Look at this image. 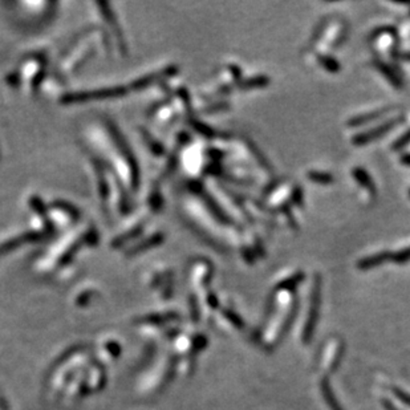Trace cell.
I'll return each mask as SVG.
<instances>
[{
    "instance_id": "6da1fadb",
    "label": "cell",
    "mask_w": 410,
    "mask_h": 410,
    "mask_svg": "<svg viewBox=\"0 0 410 410\" xmlns=\"http://www.w3.org/2000/svg\"><path fill=\"white\" fill-rule=\"evenodd\" d=\"M323 27H324L325 31H328V34H320L318 35V37H315L316 41H324L319 47H322V48H336L337 45L343 41L344 36H345V30H347L345 23L333 22L329 24L328 28L325 27V24H323Z\"/></svg>"
},
{
    "instance_id": "7a4b0ae2",
    "label": "cell",
    "mask_w": 410,
    "mask_h": 410,
    "mask_svg": "<svg viewBox=\"0 0 410 410\" xmlns=\"http://www.w3.org/2000/svg\"><path fill=\"white\" fill-rule=\"evenodd\" d=\"M398 121H399V117H394V119H390V120H388V121L382 122L380 126H376L374 129L369 130V132H365V133H362V134H359V136H356L355 140H353V142H355L356 145L368 144V142L376 140V138H378V137H381L382 134L386 133L388 130L392 129V126H394Z\"/></svg>"
},
{
    "instance_id": "3957f363",
    "label": "cell",
    "mask_w": 410,
    "mask_h": 410,
    "mask_svg": "<svg viewBox=\"0 0 410 410\" xmlns=\"http://www.w3.org/2000/svg\"><path fill=\"white\" fill-rule=\"evenodd\" d=\"M390 252H380V254H374L372 256H368V258L361 259L359 262V266L361 270H369V268H373V267H377L381 263H384L385 260H388L390 258Z\"/></svg>"
},
{
    "instance_id": "277c9868",
    "label": "cell",
    "mask_w": 410,
    "mask_h": 410,
    "mask_svg": "<svg viewBox=\"0 0 410 410\" xmlns=\"http://www.w3.org/2000/svg\"><path fill=\"white\" fill-rule=\"evenodd\" d=\"M389 108H385V109H378V111L374 112H368V113H364L361 116H356L355 119H352L351 121L348 122L351 126H356V125H361V124H366V122L373 121V120L378 119L380 116L388 113Z\"/></svg>"
},
{
    "instance_id": "5b68a950",
    "label": "cell",
    "mask_w": 410,
    "mask_h": 410,
    "mask_svg": "<svg viewBox=\"0 0 410 410\" xmlns=\"http://www.w3.org/2000/svg\"><path fill=\"white\" fill-rule=\"evenodd\" d=\"M353 174H355V178L357 179V182H359L362 187H365L366 190H369L368 192L374 194V185L372 183V179H370V177L365 173V171L362 170V169H355Z\"/></svg>"
},
{
    "instance_id": "8992f818",
    "label": "cell",
    "mask_w": 410,
    "mask_h": 410,
    "mask_svg": "<svg viewBox=\"0 0 410 410\" xmlns=\"http://www.w3.org/2000/svg\"><path fill=\"white\" fill-rule=\"evenodd\" d=\"M268 84V78L264 76H258V77L248 78L244 82H240V88L243 89H254V88H262Z\"/></svg>"
},
{
    "instance_id": "52a82bcc",
    "label": "cell",
    "mask_w": 410,
    "mask_h": 410,
    "mask_svg": "<svg viewBox=\"0 0 410 410\" xmlns=\"http://www.w3.org/2000/svg\"><path fill=\"white\" fill-rule=\"evenodd\" d=\"M308 177L314 182L323 183V185H328V183L333 182L332 175L329 173H323V171H311V173H308Z\"/></svg>"
},
{
    "instance_id": "ba28073f",
    "label": "cell",
    "mask_w": 410,
    "mask_h": 410,
    "mask_svg": "<svg viewBox=\"0 0 410 410\" xmlns=\"http://www.w3.org/2000/svg\"><path fill=\"white\" fill-rule=\"evenodd\" d=\"M319 61H320V65H322L323 68H325L327 70H329V72H336V70H339V68H340L336 60H333L332 57H329V56H320V57H319Z\"/></svg>"
}]
</instances>
